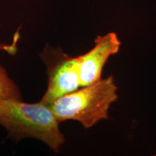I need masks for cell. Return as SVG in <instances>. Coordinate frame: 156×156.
<instances>
[{"instance_id": "1", "label": "cell", "mask_w": 156, "mask_h": 156, "mask_svg": "<svg viewBox=\"0 0 156 156\" xmlns=\"http://www.w3.org/2000/svg\"><path fill=\"white\" fill-rule=\"evenodd\" d=\"M0 124L17 141L35 138L56 153L65 142L56 116L49 106L40 101L26 103L16 99L0 100Z\"/></svg>"}, {"instance_id": "2", "label": "cell", "mask_w": 156, "mask_h": 156, "mask_svg": "<svg viewBox=\"0 0 156 156\" xmlns=\"http://www.w3.org/2000/svg\"><path fill=\"white\" fill-rule=\"evenodd\" d=\"M117 99V87L110 76L80 87L48 106L59 123L75 120L87 129L108 119V109Z\"/></svg>"}, {"instance_id": "3", "label": "cell", "mask_w": 156, "mask_h": 156, "mask_svg": "<svg viewBox=\"0 0 156 156\" xmlns=\"http://www.w3.org/2000/svg\"><path fill=\"white\" fill-rule=\"evenodd\" d=\"M46 64L48 87L40 102L48 106L81 87L77 56L71 57L61 50H53Z\"/></svg>"}, {"instance_id": "4", "label": "cell", "mask_w": 156, "mask_h": 156, "mask_svg": "<svg viewBox=\"0 0 156 156\" xmlns=\"http://www.w3.org/2000/svg\"><path fill=\"white\" fill-rule=\"evenodd\" d=\"M121 42L114 32L98 36L95 46L86 54L77 56L81 87L86 86L101 79L103 67L109 56L119 50Z\"/></svg>"}, {"instance_id": "5", "label": "cell", "mask_w": 156, "mask_h": 156, "mask_svg": "<svg viewBox=\"0 0 156 156\" xmlns=\"http://www.w3.org/2000/svg\"><path fill=\"white\" fill-rule=\"evenodd\" d=\"M3 99L22 100V96L16 84L9 77L5 68L0 66V100Z\"/></svg>"}]
</instances>
